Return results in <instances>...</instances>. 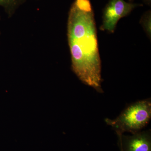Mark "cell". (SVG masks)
I'll return each instance as SVG.
<instances>
[{
    "mask_svg": "<svg viewBox=\"0 0 151 151\" xmlns=\"http://www.w3.org/2000/svg\"><path fill=\"white\" fill-rule=\"evenodd\" d=\"M67 37L72 70L84 84L103 92L101 62L90 0H75L68 13Z\"/></svg>",
    "mask_w": 151,
    "mask_h": 151,
    "instance_id": "obj_1",
    "label": "cell"
},
{
    "mask_svg": "<svg viewBox=\"0 0 151 151\" xmlns=\"http://www.w3.org/2000/svg\"><path fill=\"white\" fill-rule=\"evenodd\" d=\"M151 117V102L148 99L133 103L116 119H106L105 122L113 128L118 135L126 132L134 134L148 124Z\"/></svg>",
    "mask_w": 151,
    "mask_h": 151,
    "instance_id": "obj_2",
    "label": "cell"
},
{
    "mask_svg": "<svg viewBox=\"0 0 151 151\" xmlns=\"http://www.w3.org/2000/svg\"><path fill=\"white\" fill-rule=\"evenodd\" d=\"M140 5L128 3L124 0H110L103 10V24L100 29L114 32L119 20L127 16Z\"/></svg>",
    "mask_w": 151,
    "mask_h": 151,
    "instance_id": "obj_3",
    "label": "cell"
},
{
    "mask_svg": "<svg viewBox=\"0 0 151 151\" xmlns=\"http://www.w3.org/2000/svg\"><path fill=\"white\" fill-rule=\"evenodd\" d=\"M118 136L122 151H151V134L149 131L138 132L132 136Z\"/></svg>",
    "mask_w": 151,
    "mask_h": 151,
    "instance_id": "obj_4",
    "label": "cell"
},
{
    "mask_svg": "<svg viewBox=\"0 0 151 151\" xmlns=\"http://www.w3.org/2000/svg\"><path fill=\"white\" fill-rule=\"evenodd\" d=\"M25 0H0V7H2L9 16L12 15Z\"/></svg>",
    "mask_w": 151,
    "mask_h": 151,
    "instance_id": "obj_5",
    "label": "cell"
},
{
    "mask_svg": "<svg viewBox=\"0 0 151 151\" xmlns=\"http://www.w3.org/2000/svg\"><path fill=\"white\" fill-rule=\"evenodd\" d=\"M141 22L143 27L149 35L151 34V12L148 11L142 17Z\"/></svg>",
    "mask_w": 151,
    "mask_h": 151,
    "instance_id": "obj_6",
    "label": "cell"
},
{
    "mask_svg": "<svg viewBox=\"0 0 151 151\" xmlns=\"http://www.w3.org/2000/svg\"><path fill=\"white\" fill-rule=\"evenodd\" d=\"M130 1H134V0H129ZM146 1H148L149 2H150V0H146Z\"/></svg>",
    "mask_w": 151,
    "mask_h": 151,
    "instance_id": "obj_7",
    "label": "cell"
},
{
    "mask_svg": "<svg viewBox=\"0 0 151 151\" xmlns=\"http://www.w3.org/2000/svg\"><path fill=\"white\" fill-rule=\"evenodd\" d=\"M121 151H122V150H121Z\"/></svg>",
    "mask_w": 151,
    "mask_h": 151,
    "instance_id": "obj_8",
    "label": "cell"
}]
</instances>
